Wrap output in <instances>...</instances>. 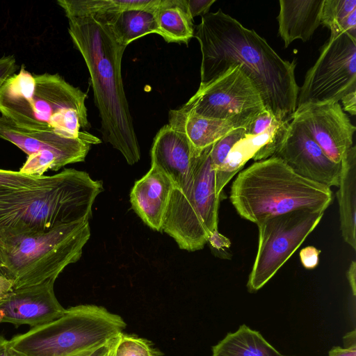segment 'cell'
I'll return each mask as SVG.
<instances>
[{
  "label": "cell",
  "mask_w": 356,
  "mask_h": 356,
  "mask_svg": "<svg viewBox=\"0 0 356 356\" xmlns=\"http://www.w3.org/2000/svg\"><path fill=\"white\" fill-rule=\"evenodd\" d=\"M194 29L202 53L200 85L238 66L259 92L266 109L280 121L291 120L300 88L295 60L281 58L264 38L221 9L203 15Z\"/></svg>",
  "instance_id": "1"
},
{
  "label": "cell",
  "mask_w": 356,
  "mask_h": 356,
  "mask_svg": "<svg viewBox=\"0 0 356 356\" xmlns=\"http://www.w3.org/2000/svg\"><path fill=\"white\" fill-rule=\"evenodd\" d=\"M68 19V32L88 70L103 139L129 165L140 159V149L124 90L121 64L127 47L120 44L103 13L58 0Z\"/></svg>",
  "instance_id": "2"
},
{
  "label": "cell",
  "mask_w": 356,
  "mask_h": 356,
  "mask_svg": "<svg viewBox=\"0 0 356 356\" xmlns=\"http://www.w3.org/2000/svg\"><path fill=\"white\" fill-rule=\"evenodd\" d=\"M103 191L101 181L74 168L44 176L29 188L0 187V243L90 219L95 200Z\"/></svg>",
  "instance_id": "3"
},
{
  "label": "cell",
  "mask_w": 356,
  "mask_h": 356,
  "mask_svg": "<svg viewBox=\"0 0 356 356\" xmlns=\"http://www.w3.org/2000/svg\"><path fill=\"white\" fill-rule=\"evenodd\" d=\"M86 93L58 74L19 72L0 85V113L16 126L77 138L89 129Z\"/></svg>",
  "instance_id": "4"
},
{
  "label": "cell",
  "mask_w": 356,
  "mask_h": 356,
  "mask_svg": "<svg viewBox=\"0 0 356 356\" xmlns=\"http://www.w3.org/2000/svg\"><path fill=\"white\" fill-rule=\"evenodd\" d=\"M229 200L241 218L257 225L298 209L324 212L333 196L330 187L299 175L273 156L238 173L232 182Z\"/></svg>",
  "instance_id": "5"
},
{
  "label": "cell",
  "mask_w": 356,
  "mask_h": 356,
  "mask_svg": "<svg viewBox=\"0 0 356 356\" xmlns=\"http://www.w3.org/2000/svg\"><path fill=\"white\" fill-rule=\"evenodd\" d=\"M90 236L89 218H84L47 232L3 241L2 275L13 282V289L56 280L67 266L79 260Z\"/></svg>",
  "instance_id": "6"
},
{
  "label": "cell",
  "mask_w": 356,
  "mask_h": 356,
  "mask_svg": "<svg viewBox=\"0 0 356 356\" xmlns=\"http://www.w3.org/2000/svg\"><path fill=\"white\" fill-rule=\"evenodd\" d=\"M122 318L103 307L80 305L60 317L14 336L10 345L29 356H70L96 347L126 327Z\"/></svg>",
  "instance_id": "7"
},
{
  "label": "cell",
  "mask_w": 356,
  "mask_h": 356,
  "mask_svg": "<svg viewBox=\"0 0 356 356\" xmlns=\"http://www.w3.org/2000/svg\"><path fill=\"white\" fill-rule=\"evenodd\" d=\"M202 150L189 183L173 188L163 220L162 231L181 250H201L218 229L220 197L216 191L215 170L210 152Z\"/></svg>",
  "instance_id": "8"
},
{
  "label": "cell",
  "mask_w": 356,
  "mask_h": 356,
  "mask_svg": "<svg viewBox=\"0 0 356 356\" xmlns=\"http://www.w3.org/2000/svg\"><path fill=\"white\" fill-rule=\"evenodd\" d=\"M324 212L298 209L257 224L258 249L248 277L251 293L262 288L286 263L320 222Z\"/></svg>",
  "instance_id": "9"
},
{
  "label": "cell",
  "mask_w": 356,
  "mask_h": 356,
  "mask_svg": "<svg viewBox=\"0 0 356 356\" xmlns=\"http://www.w3.org/2000/svg\"><path fill=\"white\" fill-rule=\"evenodd\" d=\"M181 108L202 117L230 121L236 128L245 127L266 110L259 92L238 66L200 85Z\"/></svg>",
  "instance_id": "10"
},
{
  "label": "cell",
  "mask_w": 356,
  "mask_h": 356,
  "mask_svg": "<svg viewBox=\"0 0 356 356\" xmlns=\"http://www.w3.org/2000/svg\"><path fill=\"white\" fill-rule=\"evenodd\" d=\"M356 91V40L346 33L330 34L299 88L297 106L339 102Z\"/></svg>",
  "instance_id": "11"
},
{
  "label": "cell",
  "mask_w": 356,
  "mask_h": 356,
  "mask_svg": "<svg viewBox=\"0 0 356 356\" xmlns=\"http://www.w3.org/2000/svg\"><path fill=\"white\" fill-rule=\"evenodd\" d=\"M277 156L299 175L325 185L338 186L341 163L332 161L296 120L282 122L272 140L252 158L255 161Z\"/></svg>",
  "instance_id": "12"
},
{
  "label": "cell",
  "mask_w": 356,
  "mask_h": 356,
  "mask_svg": "<svg viewBox=\"0 0 356 356\" xmlns=\"http://www.w3.org/2000/svg\"><path fill=\"white\" fill-rule=\"evenodd\" d=\"M299 122L324 154L341 163L353 145L356 127L339 102L308 103L296 107L291 117Z\"/></svg>",
  "instance_id": "13"
},
{
  "label": "cell",
  "mask_w": 356,
  "mask_h": 356,
  "mask_svg": "<svg viewBox=\"0 0 356 356\" xmlns=\"http://www.w3.org/2000/svg\"><path fill=\"white\" fill-rule=\"evenodd\" d=\"M56 279L39 284L13 289L0 298V324L31 327L49 323L63 315L65 309L54 290Z\"/></svg>",
  "instance_id": "14"
},
{
  "label": "cell",
  "mask_w": 356,
  "mask_h": 356,
  "mask_svg": "<svg viewBox=\"0 0 356 356\" xmlns=\"http://www.w3.org/2000/svg\"><path fill=\"white\" fill-rule=\"evenodd\" d=\"M0 138L12 143L28 156L51 152L64 159L69 164L83 161L91 145L101 143L99 138L85 131L77 138H67L54 132L19 127L1 115Z\"/></svg>",
  "instance_id": "15"
},
{
  "label": "cell",
  "mask_w": 356,
  "mask_h": 356,
  "mask_svg": "<svg viewBox=\"0 0 356 356\" xmlns=\"http://www.w3.org/2000/svg\"><path fill=\"white\" fill-rule=\"evenodd\" d=\"M201 152L183 133L166 124L154 137L151 165L165 174L175 188L181 189L189 183Z\"/></svg>",
  "instance_id": "16"
},
{
  "label": "cell",
  "mask_w": 356,
  "mask_h": 356,
  "mask_svg": "<svg viewBox=\"0 0 356 356\" xmlns=\"http://www.w3.org/2000/svg\"><path fill=\"white\" fill-rule=\"evenodd\" d=\"M174 185L158 168L137 180L130 193L131 207L151 229L162 232L163 220Z\"/></svg>",
  "instance_id": "17"
},
{
  "label": "cell",
  "mask_w": 356,
  "mask_h": 356,
  "mask_svg": "<svg viewBox=\"0 0 356 356\" xmlns=\"http://www.w3.org/2000/svg\"><path fill=\"white\" fill-rule=\"evenodd\" d=\"M324 0H280L278 33L289 47L296 40L308 41L321 25Z\"/></svg>",
  "instance_id": "18"
},
{
  "label": "cell",
  "mask_w": 356,
  "mask_h": 356,
  "mask_svg": "<svg viewBox=\"0 0 356 356\" xmlns=\"http://www.w3.org/2000/svg\"><path fill=\"white\" fill-rule=\"evenodd\" d=\"M168 124L183 133L198 150L213 145L236 128L230 121L202 117L181 107L169 111Z\"/></svg>",
  "instance_id": "19"
},
{
  "label": "cell",
  "mask_w": 356,
  "mask_h": 356,
  "mask_svg": "<svg viewBox=\"0 0 356 356\" xmlns=\"http://www.w3.org/2000/svg\"><path fill=\"white\" fill-rule=\"evenodd\" d=\"M337 198L341 236L356 250V147L353 145L341 161Z\"/></svg>",
  "instance_id": "20"
},
{
  "label": "cell",
  "mask_w": 356,
  "mask_h": 356,
  "mask_svg": "<svg viewBox=\"0 0 356 356\" xmlns=\"http://www.w3.org/2000/svg\"><path fill=\"white\" fill-rule=\"evenodd\" d=\"M156 8L129 9L103 14L117 42L127 47L131 42L144 35L158 34Z\"/></svg>",
  "instance_id": "21"
},
{
  "label": "cell",
  "mask_w": 356,
  "mask_h": 356,
  "mask_svg": "<svg viewBox=\"0 0 356 356\" xmlns=\"http://www.w3.org/2000/svg\"><path fill=\"white\" fill-rule=\"evenodd\" d=\"M160 35L167 42L188 44L194 36L193 19L188 13L185 0H161L155 9Z\"/></svg>",
  "instance_id": "22"
},
{
  "label": "cell",
  "mask_w": 356,
  "mask_h": 356,
  "mask_svg": "<svg viewBox=\"0 0 356 356\" xmlns=\"http://www.w3.org/2000/svg\"><path fill=\"white\" fill-rule=\"evenodd\" d=\"M212 356H284L245 324L212 347Z\"/></svg>",
  "instance_id": "23"
},
{
  "label": "cell",
  "mask_w": 356,
  "mask_h": 356,
  "mask_svg": "<svg viewBox=\"0 0 356 356\" xmlns=\"http://www.w3.org/2000/svg\"><path fill=\"white\" fill-rule=\"evenodd\" d=\"M105 356H165L149 340L121 332L112 337Z\"/></svg>",
  "instance_id": "24"
},
{
  "label": "cell",
  "mask_w": 356,
  "mask_h": 356,
  "mask_svg": "<svg viewBox=\"0 0 356 356\" xmlns=\"http://www.w3.org/2000/svg\"><path fill=\"white\" fill-rule=\"evenodd\" d=\"M356 10V0H324L321 24L330 29L331 34L341 33L346 17Z\"/></svg>",
  "instance_id": "25"
},
{
  "label": "cell",
  "mask_w": 356,
  "mask_h": 356,
  "mask_svg": "<svg viewBox=\"0 0 356 356\" xmlns=\"http://www.w3.org/2000/svg\"><path fill=\"white\" fill-rule=\"evenodd\" d=\"M246 137L245 128L238 127L232 129L212 145L210 158L215 171L222 166L235 145Z\"/></svg>",
  "instance_id": "26"
},
{
  "label": "cell",
  "mask_w": 356,
  "mask_h": 356,
  "mask_svg": "<svg viewBox=\"0 0 356 356\" xmlns=\"http://www.w3.org/2000/svg\"><path fill=\"white\" fill-rule=\"evenodd\" d=\"M44 178L33 177L20 172L0 169V187L29 188L40 184Z\"/></svg>",
  "instance_id": "27"
},
{
  "label": "cell",
  "mask_w": 356,
  "mask_h": 356,
  "mask_svg": "<svg viewBox=\"0 0 356 356\" xmlns=\"http://www.w3.org/2000/svg\"><path fill=\"white\" fill-rule=\"evenodd\" d=\"M280 122L283 121L277 120L271 113L265 110L258 114L244 128L247 136H257L268 131Z\"/></svg>",
  "instance_id": "28"
},
{
  "label": "cell",
  "mask_w": 356,
  "mask_h": 356,
  "mask_svg": "<svg viewBox=\"0 0 356 356\" xmlns=\"http://www.w3.org/2000/svg\"><path fill=\"white\" fill-rule=\"evenodd\" d=\"M216 0H185L186 8L191 17L208 13L211 6Z\"/></svg>",
  "instance_id": "29"
},
{
  "label": "cell",
  "mask_w": 356,
  "mask_h": 356,
  "mask_svg": "<svg viewBox=\"0 0 356 356\" xmlns=\"http://www.w3.org/2000/svg\"><path fill=\"white\" fill-rule=\"evenodd\" d=\"M321 250L309 245L302 248L300 252V258L302 266L307 269L314 268L318 264Z\"/></svg>",
  "instance_id": "30"
},
{
  "label": "cell",
  "mask_w": 356,
  "mask_h": 356,
  "mask_svg": "<svg viewBox=\"0 0 356 356\" xmlns=\"http://www.w3.org/2000/svg\"><path fill=\"white\" fill-rule=\"evenodd\" d=\"M17 69L18 65L13 56H3L0 58V78L13 75Z\"/></svg>",
  "instance_id": "31"
},
{
  "label": "cell",
  "mask_w": 356,
  "mask_h": 356,
  "mask_svg": "<svg viewBox=\"0 0 356 356\" xmlns=\"http://www.w3.org/2000/svg\"><path fill=\"white\" fill-rule=\"evenodd\" d=\"M214 251H221L229 248L231 242L229 238L216 230L208 238L207 243Z\"/></svg>",
  "instance_id": "32"
},
{
  "label": "cell",
  "mask_w": 356,
  "mask_h": 356,
  "mask_svg": "<svg viewBox=\"0 0 356 356\" xmlns=\"http://www.w3.org/2000/svg\"><path fill=\"white\" fill-rule=\"evenodd\" d=\"M343 109L352 115L356 114V91L350 92L341 99Z\"/></svg>",
  "instance_id": "33"
},
{
  "label": "cell",
  "mask_w": 356,
  "mask_h": 356,
  "mask_svg": "<svg viewBox=\"0 0 356 356\" xmlns=\"http://www.w3.org/2000/svg\"><path fill=\"white\" fill-rule=\"evenodd\" d=\"M329 356H356V346H334L329 351Z\"/></svg>",
  "instance_id": "34"
},
{
  "label": "cell",
  "mask_w": 356,
  "mask_h": 356,
  "mask_svg": "<svg viewBox=\"0 0 356 356\" xmlns=\"http://www.w3.org/2000/svg\"><path fill=\"white\" fill-rule=\"evenodd\" d=\"M347 279L349 282L351 291L353 296L356 295V262L353 260L348 268L346 273Z\"/></svg>",
  "instance_id": "35"
},
{
  "label": "cell",
  "mask_w": 356,
  "mask_h": 356,
  "mask_svg": "<svg viewBox=\"0 0 356 356\" xmlns=\"http://www.w3.org/2000/svg\"><path fill=\"white\" fill-rule=\"evenodd\" d=\"M13 290V282L0 274V298L6 296Z\"/></svg>",
  "instance_id": "36"
},
{
  "label": "cell",
  "mask_w": 356,
  "mask_h": 356,
  "mask_svg": "<svg viewBox=\"0 0 356 356\" xmlns=\"http://www.w3.org/2000/svg\"><path fill=\"white\" fill-rule=\"evenodd\" d=\"M110 340H108L92 348L86 356H105L109 347Z\"/></svg>",
  "instance_id": "37"
},
{
  "label": "cell",
  "mask_w": 356,
  "mask_h": 356,
  "mask_svg": "<svg viewBox=\"0 0 356 356\" xmlns=\"http://www.w3.org/2000/svg\"><path fill=\"white\" fill-rule=\"evenodd\" d=\"M355 330L347 333L343 337L344 346H356Z\"/></svg>",
  "instance_id": "38"
},
{
  "label": "cell",
  "mask_w": 356,
  "mask_h": 356,
  "mask_svg": "<svg viewBox=\"0 0 356 356\" xmlns=\"http://www.w3.org/2000/svg\"><path fill=\"white\" fill-rule=\"evenodd\" d=\"M9 346V340L0 335V356H6Z\"/></svg>",
  "instance_id": "39"
},
{
  "label": "cell",
  "mask_w": 356,
  "mask_h": 356,
  "mask_svg": "<svg viewBox=\"0 0 356 356\" xmlns=\"http://www.w3.org/2000/svg\"><path fill=\"white\" fill-rule=\"evenodd\" d=\"M6 356H29L23 352L16 350L14 348L9 342V346L7 350Z\"/></svg>",
  "instance_id": "40"
},
{
  "label": "cell",
  "mask_w": 356,
  "mask_h": 356,
  "mask_svg": "<svg viewBox=\"0 0 356 356\" xmlns=\"http://www.w3.org/2000/svg\"><path fill=\"white\" fill-rule=\"evenodd\" d=\"M92 349V348H91ZM86 350V351H83V352H81V353H76V354H74V355H70V356H86L87 355V353L91 350Z\"/></svg>",
  "instance_id": "41"
},
{
  "label": "cell",
  "mask_w": 356,
  "mask_h": 356,
  "mask_svg": "<svg viewBox=\"0 0 356 356\" xmlns=\"http://www.w3.org/2000/svg\"><path fill=\"white\" fill-rule=\"evenodd\" d=\"M9 77V76H8ZM8 77H1L0 78V85L2 83V82L6 79Z\"/></svg>",
  "instance_id": "42"
},
{
  "label": "cell",
  "mask_w": 356,
  "mask_h": 356,
  "mask_svg": "<svg viewBox=\"0 0 356 356\" xmlns=\"http://www.w3.org/2000/svg\"><path fill=\"white\" fill-rule=\"evenodd\" d=\"M0 274L2 275V271H1V264H0Z\"/></svg>",
  "instance_id": "43"
},
{
  "label": "cell",
  "mask_w": 356,
  "mask_h": 356,
  "mask_svg": "<svg viewBox=\"0 0 356 356\" xmlns=\"http://www.w3.org/2000/svg\"><path fill=\"white\" fill-rule=\"evenodd\" d=\"M285 356V355H284Z\"/></svg>",
  "instance_id": "44"
}]
</instances>
